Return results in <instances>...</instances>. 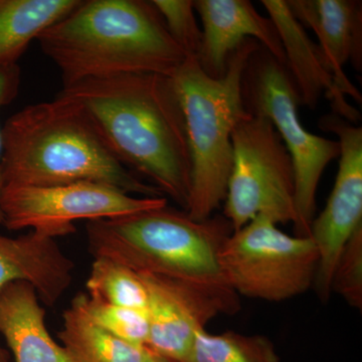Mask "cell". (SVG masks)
Instances as JSON below:
<instances>
[{
	"instance_id": "obj_21",
	"label": "cell",
	"mask_w": 362,
	"mask_h": 362,
	"mask_svg": "<svg viewBox=\"0 0 362 362\" xmlns=\"http://www.w3.org/2000/svg\"><path fill=\"white\" fill-rule=\"evenodd\" d=\"M83 305L93 322L114 337L137 346L146 347L149 322L146 310L107 304L82 294Z\"/></svg>"
},
{
	"instance_id": "obj_23",
	"label": "cell",
	"mask_w": 362,
	"mask_h": 362,
	"mask_svg": "<svg viewBox=\"0 0 362 362\" xmlns=\"http://www.w3.org/2000/svg\"><path fill=\"white\" fill-rule=\"evenodd\" d=\"M331 292L341 296L349 306L362 309V226L343 247L333 272Z\"/></svg>"
},
{
	"instance_id": "obj_3",
	"label": "cell",
	"mask_w": 362,
	"mask_h": 362,
	"mask_svg": "<svg viewBox=\"0 0 362 362\" xmlns=\"http://www.w3.org/2000/svg\"><path fill=\"white\" fill-rule=\"evenodd\" d=\"M2 138V187L92 181L129 194L163 197L117 159L85 109L61 93L9 117Z\"/></svg>"
},
{
	"instance_id": "obj_25",
	"label": "cell",
	"mask_w": 362,
	"mask_h": 362,
	"mask_svg": "<svg viewBox=\"0 0 362 362\" xmlns=\"http://www.w3.org/2000/svg\"><path fill=\"white\" fill-rule=\"evenodd\" d=\"M143 362H175L171 361V359L168 358V357H164L160 356V354H157L156 352L151 351V350L147 349L146 351H145L144 359H143Z\"/></svg>"
},
{
	"instance_id": "obj_7",
	"label": "cell",
	"mask_w": 362,
	"mask_h": 362,
	"mask_svg": "<svg viewBox=\"0 0 362 362\" xmlns=\"http://www.w3.org/2000/svg\"><path fill=\"white\" fill-rule=\"evenodd\" d=\"M233 166L223 216L233 232L257 216L276 225L297 223L291 157L269 119L250 115L233 131Z\"/></svg>"
},
{
	"instance_id": "obj_6",
	"label": "cell",
	"mask_w": 362,
	"mask_h": 362,
	"mask_svg": "<svg viewBox=\"0 0 362 362\" xmlns=\"http://www.w3.org/2000/svg\"><path fill=\"white\" fill-rule=\"evenodd\" d=\"M242 96L251 115L271 121L289 152L296 181L295 235L309 237L319 182L328 164L339 157V143L305 129L298 115L299 98L289 71L262 45L247 61Z\"/></svg>"
},
{
	"instance_id": "obj_16",
	"label": "cell",
	"mask_w": 362,
	"mask_h": 362,
	"mask_svg": "<svg viewBox=\"0 0 362 362\" xmlns=\"http://www.w3.org/2000/svg\"><path fill=\"white\" fill-rule=\"evenodd\" d=\"M25 281L9 283L0 293V334L16 362H73L47 330L45 310Z\"/></svg>"
},
{
	"instance_id": "obj_22",
	"label": "cell",
	"mask_w": 362,
	"mask_h": 362,
	"mask_svg": "<svg viewBox=\"0 0 362 362\" xmlns=\"http://www.w3.org/2000/svg\"><path fill=\"white\" fill-rule=\"evenodd\" d=\"M169 35L187 57L199 58L202 32L195 18L192 0H152Z\"/></svg>"
},
{
	"instance_id": "obj_24",
	"label": "cell",
	"mask_w": 362,
	"mask_h": 362,
	"mask_svg": "<svg viewBox=\"0 0 362 362\" xmlns=\"http://www.w3.org/2000/svg\"><path fill=\"white\" fill-rule=\"evenodd\" d=\"M21 87V69L18 64L0 65V110L16 99ZM4 152L2 127L0 126V199H1V158ZM4 223L0 209V225Z\"/></svg>"
},
{
	"instance_id": "obj_5",
	"label": "cell",
	"mask_w": 362,
	"mask_h": 362,
	"mask_svg": "<svg viewBox=\"0 0 362 362\" xmlns=\"http://www.w3.org/2000/svg\"><path fill=\"white\" fill-rule=\"evenodd\" d=\"M259 45L256 40H245L230 54L221 78L207 76L192 57L171 77L185 117L192 160L185 211L192 220H206L225 202L233 166V131L251 115L243 101V75Z\"/></svg>"
},
{
	"instance_id": "obj_8",
	"label": "cell",
	"mask_w": 362,
	"mask_h": 362,
	"mask_svg": "<svg viewBox=\"0 0 362 362\" xmlns=\"http://www.w3.org/2000/svg\"><path fill=\"white\" fill-rule=\"evenodd\" d=\"M218 261L238 296L282 302L313 287L318 252L310 237L287 235L265 216H257L230 233Z\"/></svg>"
},
{
	"instance_id": "obj_4",
	"label": "cell",
	"mask_w": 362,
	"mask_h": 362,
	"mask_svg": "<svg viewBox=\"0 0 362 362\" xmlns=\"http://www.w3.org/2000/svg\"><path fill=\"white\" fill-rule=\"evenodd\" d=\"M86 233L94 258L114 259L136 273L230 289L218 261L221 247L233 233L223 214L195 221L185 211L164 206L88 221Z\"/></svg>"
},
{
	"instance_id": "obj_2",
	"label": "cell",
	"mask_w": 362,
	"mask_h": 362,
	"mask_svg": "<svg viewBox=\"0 0 362 362\" xmlns=\"http://www.w3.org/2000/svg\"><path fill=\"white\" fill-rule=\"evenodd\" d=\"M37 40L64 88L126 74L171 78L187 58L146 0H81Z\"/></svg>"
},
{
	"instance_id": "obj_12",
	"label": "cell",
	"mask_w": 362,
	"mask_h": 362,
	"mask_svg": "<svg viewBox=\"0 0 362 362\" xmlns=\"http://www.w3.org/2000/svg\"><path fill=\"white\" fill-rule=\"evenodd\" d=\"M201 16L202 44L199 61L207 76L225 75L228 58L245 40L254 39L286 66L277 30L269 18L259 14L247 0H194Z\"/></svg>"
},
{
	"instance_id": "obj_15",
	"label": "cell",
	"mask_w": 362,
	"mask_h": 362,
	"mask_svg": "<svg viewBox=\"0 0 362 362\" xmlns=\"http://www.w3.org/2000/svg\"><path fill=\"white\" fill-rule=\"evenodd\" d=\"M269 18L277 30L286 68L296 88L300 104L315 109L323 94L332 105L333 113L356 124L361 114L339 92L332 76L326 70L318 45L307 35L304 26L293 16L284 0H262Z\"/></svg>"
},
{
	"instance_id": "obj_10",
	"label": "cell",
	"mask_w": 362,
	"mask_h": 362,
	"mask_svg": "<svg viewBox=\"0 0 362 362\" xmlns=\"http://www.w3.org/2000/svg\"><path fill=\"white\" fill-rule=\"evenodd\" d=\"M319 127L334 133L340 146L334 187L323 211L312 221L309 235L318 252L313 287L320 301L327 303L338 258L362 226V128L335 113L321 117Z\"/></svg>"
},
{
	"instance_id": "obj_17",
	"label": "cell",
	"mask_w": 362,
	"mask_h": 362,
	"mask_svg": "<svg viewBox=\"0 0 362 362\" xmlns=\"http://www.w3.org/2000/svg\"><path fill=\"white\" fill-rule=\"evenodd\" d=\"M81 0H0V65L18 64L33 40Z\"/></svg>"
},
{
	"instance_id": "obj_11",
	"label": "cell",
	"mask_w": 362,
	"mask_h": 362,
	"mask_svg": "<svg viewBox=\"0 0 362 362\" xmlns=\"http://www.w3.org/2000/svg\"><path fill=\"white\" fill-rule=\"evenodd\" d=\"M147 292V349L183 362L202 331L221 314L237 313L239 296L230 289H213L163 276L138 273Z\"/></svg>"
},
{
	"instance_id": "obj_13",
	"label": "cell",
	"mask_w": 362,
	"mask_h": 362,
	"mask_svg": "<svg viewBox=\"0 0 362 362\" xmlns=\"http://www.w3.org/2000/svg\"><path fill=\"white\" fill-rule=\"evenodd\" d=\"M302 25L318 37V49L326 70L342 95L361 104L359 90L344 73L349 62L357 71L362 65V6L357 0H288Z\"/></svg>"
},
{
	"instance_id": "obj_14",
	"label": "cell",
	"mask_w": 362,
	"mask_h": 362,
	"mask_svg": "<svg viewBox=\"0 0 362 362\" xmlns=\"http://www.w3.org/2000/svg\"><path fill=\"white\" fill-rule=\"evenodd\" d=\"M75 264L56 238L30 230L11 238L0 233V293L9 283L25 281L40 302L54 306L70 288ZM0 362H11L8 350L0 344Z\"/></svg>"
},
{
	"instance_id": "obj_20",
	"label": "cell",
	"mask_w": 362,
	"mask_h": 362,
	"mask_svg": "<svg viewBox=\"0 0 362 362\" xmlns=\"http://www.w3.org/2000/svg\"><path fill=\"white\" fill-rule=\"evenodd\" d=\"M86 287L88 296L93 299L146 310L147 292L139 275L114 259L94 258Z\"/></svg>"
},
{
	"instance_id": "obj_1",
	"label": "cell",
	"mask_w": 362,
	"mask_h": 362,
	"mask_svg": "<svg viewBox=\"0 0 362 362\" xmlns=\"http://www.w3.org/2000/svg\"><path fill=\"white\" fill-rule=\"evenodd\" d=\"M59 93L85 109L126 168L187 209L192 160L171 78L126 74L83 81Z\"/></svg>"
},
{
	"instance_id": "obj_19",
	"label": "cell",
	"mask_w": 362,
	"mask_h": 362,
	"mask_svg": "<svg viewBox=\"0 0 362 362\" xmlns=\"http://www.w3.org/2000/svg\"><path fill=\"white\" fill-rule=\"evenodd\" d=\"M183 362H281L274 343L264 335L235 331L211 334L202 331Z\"/></svg>"
},
{
	"instance_id": "obj_18",
	"label": "cell",
	"mask_w": 362,
	"mask_h": 362,
	"mask_svg": "<svg viewBox=\"0 0 362 362\" xmlns=\"http://www.w3.org/2000/svg\"><path fill=\"white\" fill-rule=\"evenodd\" d=\"M62 346L73 362H143L146 347L123 341L93 322L78 294L63 314Z\"/></svg>"
},
{
	"instance_id": "obj_9",
	"label": "cell",
	"mask_w": 362,
	"mask_h": 362,
	"mask_svg": "<svg viewBox=\"0 0 362 362\" xmlns=\"http://www.w3.org/2000/svg\"><path fill=\"white\" fill-rule=\"evenodd\" d=\"M168 206V199L127 194L106 183L82 181L54 187H4L0 209L6 228L54 238L76 232L74 223L105 220Z\"/></svg>"
}]
</instances>
